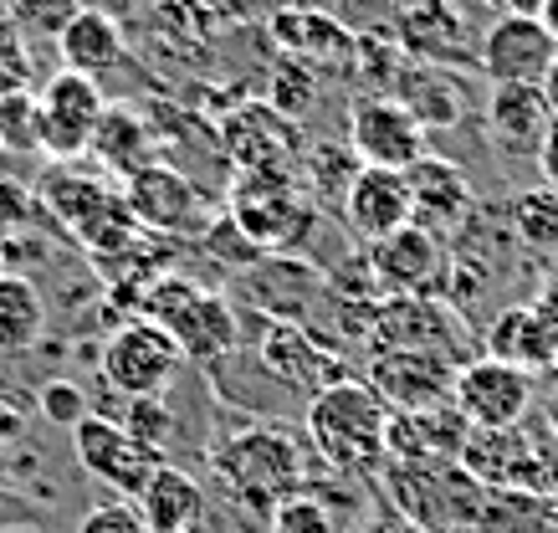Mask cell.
<instances>
[{
	"label": "cell",
	"mask_w": 558,
	"mask_h": 533,
	"mask_svg": "<svg viewBox=\"0 0 558 533\" xmlns=\"http://www.w3.org/2000/svg\"><path fill=\"white\" fill-rule=\"evenodd\" d=\"M389 405L364 379H339L307 400V441L343 477H364L385 467Z\"/></svg>",
	"instance_id": "cell-1"
},
{
	"label": "cell",
	"mask_w": 558,
	"mask_h": 533,
	"mask_svg": "<svg viewBox=\"0 0 558 533\" xmlns=\"http://www.w3.org/2000/svg\"><path fill=\"white\" fill-rule=\"evenodd\" d=\"M138 318H149L170 334L180 354L195 364H220L231 349L241 344L236 308L220 293H205L185 277H154L149 288L138 293Z\"/></svg>",
	"instance_id": "cell-2"
},
{
	"label": "cell",
	"mask_w": 558,
	"mask_h": 533,
	"mask_svg": "<svg viewBox=\"0 0 558 533\" xmlns=\"http://www.w3.org/2000/svg\"><path fill=\"white\" fill-rule=\"evenodd\" d=\"M210 467H216V477L241 502H252L256 513H267V518L282 498L303 493V451H298V441H292L288 431H277V426L236 431L231 441L216 447Z\"/></svg>",
	"instance_id": "cell-3"
},
{
	"label": "cell",
	"mask_w": 558,
	"mask_h": 533,
	"mask_svg": "<svg viewBox=\"0 0 558 533\" xmlns=\"http://www.w3.org/2000/svg\"><path fill=\"white\" fill-rule=\"evenodd\" d=\"M226 216L267 257H282L292 246H303L313 237V226H318V206L292 185V174L277 170H241L236 185H231V210Z\"/></svg>",
	"instance_id": "cell-4"
},
{
	"label": "cell",
	"mask_w": 558,
	"mask_h": 533,
	"mask_svg": "<svg viewBox=\"0 0 558 533\" xmlns=\"http://www.w3.org/2000/svg\"><path fill=\"white\" fill-rule=\"evenodd\" d=\"M389 493L415 533H476V513L487 502V487L461 462L389 467Z\"/></svg>",
	"instance_id": "cell-5"
},
{
	"label": "cell",
	"mask_w": 558,
	"mask_h": 533,
	"mask_svg": "<svg viewBox=\"0 0 558 533\" xmlns=\"http://www.w3.org/2000/svg\"><path fill=\"white\" fill-rule=\"evenodd\" d=\"M180 364H185L180 344H174L159 324H149V318L134 313V318H123V324L108 334V344H102V354H98V375L113 396L134 400V396H165Z\"/></svg>",
	"instance_id": "cell-6"
},
{
	"label": "cell",
	"mask_w": 558,
	"mask_h": 533,
	"mask_svg": "<svg viewBox=\"0 0 558 533\" xmlns=\"http://www.w3.org/2000/svg\"><path fill=\"white\" fill-rule=\"evenodd\" d=\"M451 405L472 431H512L533 411V375L502 360H461L451 379Z\"/></svg>",
	"instance_id": "cell-7"
},
{
	"label": "cell",
	"mask_w": 558,
	"mask_h": 533,
	"mask_svg": "<svg viewBox=\"0 0 558 533\" xmlns=\"http://www.w3.org/2000/svg\"><path fill=\"white\" fill-rule=\"evenodd\" d=\"M102 108L108 104H102L98 77H83V72L62 68L36 93V123H32L36 149H47L51 159H83Z\"/></svg>",
	"instance_id": "cell-8"
},
{
	"label": "cell",
	"mask_w": 558,
	"mask_h": 533,
	"mask_svg": "<svg viewBox=\"0 0 558 533\" xmlns=\"http://www.w3.org/2000/svg\"><path fill=\"white\" fill-rule=\"evenodd\" d=\"M72 457L83 467L87 477H98L102 487H113L123 498H138L144 493V482L159 472V451L138 447L134 436L113 421V415L102 411H87L77 426H72Z\"/></svg>",
	"instance_id": "cell-9"
},
{
	"label": "cell",
	"mask_w": 558,
	"mask_h": 533,
	"mask_svg": "<svg viewBox=\"0 0 558 533\" xmlns=\"http://www.w3.org/2000/svg\"><path fill=\"white\" fill-rule=\"evenodd\" d=\"M349 149L374 170H410L425 155V123L400 98H359L349 108Z\"/></svg>",
	"instance_id": "cell-10"
},
{
	"label": "cell",
	"mask_w": 558,
	"mask_h": 533,
	"mask_svg": "<svg viewBox=\"0 0 558 533\" xmlns=\"http://www.w3.org/2000/svg\"><path fill=\"white\" fill-rule=\"evenodd\" d=\"M123 206L144 231H165V237H185V231L210 226L201 190L190 185V174H180L174 165H154V159L123 180Z\"/></svg>",
	"instance_id": "cell-11"
},
{
	"label": "cell",
	"mask_w": 558,
	"mask_h": 533,
	"mask_svg": "<svg viewBox=\"0 0 558 533\" xmlns=\"http://www.w3.org/2000/svg\"><path fill=\"white\" fill-rule=\"evenodd\" d=\"M451 379H457V364L430 349H379L369 360V385L389 411L415 415L451 405Z\"/></svg>",
	"instance_id": "cell-12"
},
{
	"label": "cell",
	"mask_w": 558,
	"mask_h": 533,
	"mask_svg": "<svg viewBox=\"0 0 558 533\" xmlns=\"http://www.w3.org/2000/svg\"><path fill=\"white\" fill-rule=\"evenodd\" d=\"M558 52V36L543 16H497L476 47V62L487 83H543V72Z\"/></svg>",
	"instance_id": "cell-13"
},
{
	"label": "cell",
	"mask_w": 558,
	"mask_h": 533,
	"mask_svg": "<svg viewBox=\"0 0 558 533\" xmlns=\"http://www.w3.org/2000/svg\"><path fill=\"white\" fill-rule=\"evenodd\" d=\"M364 262H369L379 293L405 298V293H425L440 277L446 246H440V237H430L425 226L410 221V226H400V231H389V237L369 241V246H364Z\"/></svg>",
	"instance_id": "cell-14"
},
{
	"label": "cell",
	"mask_w": 558,
	"mask_h": 533,
	"mask_svg": "<svg viewBox=\"0 0 558 533\" xmlns=\"http://www.w3.org/2000/svg\"><path fill=\"white\" fill-rule=\"evenodd\" d=\"M220 144L236 159V170H277L292 174L298 165V123L282 119L271 104H246L220 123Z\"/></svg>",
	"instance_id": "cell-15"
},
{
	"label": "cell",
	"mask_w": 558,
	"mask_h": 533,
	"mask_svg": "<svg viewBox=\"0 0 558 533\" xmlns=\"http://www.w3.org/2000/svg\"><path fill=\"white\" fill-rule=\"evenodd\" d=\"M262 364H267L277 379H288L292 390H303L307 400L318 396V390H328V385H339L343 364L328 354V344H323L313 328L303 324H288V318H271L267 339H262Z\"/></svg>",
	"instance_id": "cell-16"
},
{
	"label": "cell",
	"mask_w": 558,
	"mask_h": 533,
	"mask_svg": "<svg viewBox=\"0 0 558 533\" xmlns=\"http://www.w3.org/2000/svg\"><path fill=\"white\" fill-rule=\"evenodd\" d=\"M410 180V221L425 226L430 237H451L466 216H472V185L466 174L451 165V159H436V155H421L415 165L405 170Z\"/></svg>",
	"instance_id": "cell-17"
},
{
	"label": "cell",
	"mask_w": 558,
	"mask_h": 533,
	"mask_svg": "<svg viewBox=\"0 0 558 533\" xmlns=\"http://www.w3.org/2000/svg\"><path fill=\"white\" fill-rule=\"evenodd\" d=\"M343 221H349V231H354L364 246L379 237H389V231H400V226H410V180L405 170H374V165H364V170L354 174V185L343 190Z\"/></svg>",
	"instance_id": "cell-18"
},
{
	"label": "cell",
	"mask_w": 558,
	"mask_h": 533,
	"mask_svg": "<svg viewBox=\"0 0 558 533\" xmlns=\"http://www.w3.org/2000/svg\"><path fill=\"white\" fill-rule=\"evenodd\" d=\"M369 328H374V354L379 349H430V354H446V328L457 334V318L430 303L425 293H405V298H389V303H374L369 308Z\"/></svg>",
	"instance_id": "cell-19"
},
{
	"label": "cell",
	"mask_w": 558,
	"mask_h": 533,
	"mask_svg": "<svg viewBox=\"0 0 558 533\" xmlns=\"http://www.w3.org/2000/svg\"><path fill=\"white\" fill-rule=\"evenodd\" d=\"M482 349H487V360H502L512 370H523V375L558 370V334L533 313V303L497 313L487 334H482Z\"/></svg>",
	"instance_id": "cell-20"
},
{
	"label": "cell",
	"mask_w": 558,
	"mask_h": 533,
	"mask_svg": "<svg viewBox=\"0 0 558 533\" xmlns=\"http://www.w3.org/2000/svg\"><path fill=\"white\" fill-rule=\"evenodd\" d=\"M554 108L538 83H492L487 93V134L512 155H538Z\"/></svg>",
	"instance_id": "cell-21"
},
{
	"label": "cell",
	"mask_w": 558,
	"mask_h": 533,
	"mask_svg": "<svg viewBox=\"0 0 558 533\" xmlns=\"http://www.w3.org/2000/svg\"><path fill=\"white\" fill-rule=\"evenodd\" d=\"M57 52L68 62V72H83V77H102V72H113L129 52V41H123V26L108 11L98 5H77L68 21H62V32H57Z\"/></svg>",
	"instance_id": "cell-22"
},
{
	"label": "cell",
	"mask_w": 558,
	"mask_h": 533,
	"mask_svg": "<svg viewBox=\"0 0 558 533\" xmlns=\"http://www.w3.org/2000/svg\"><path fill=\"white\" fill-rule=\"evenodd\" d=\"M134 508L149 533H190L205 513V493L190 472L159 462V472L144 482V493L134 498Z\"/></svg>",
	"instance_id": "cell-23"
},
{
	"label": "cell",
	"mask_w": 558,
	"mask_h": 533,
	"mask_svg": "<svg viewBox=\"0 0 558 533\" xmlns=\"http://www.w3.org/2000/svg\"><path fill=\"white\" fill-rule=\"evenodd\" d=\"M246 288H252L256 308H267L271 318L303 324V313L318 298L323 277L313 267H303L298 257H262L256 267H246Z\"/></svg>",
	"instance_id": "cell-24"
},
{
	"label": "cell",
	"mask_w": 558,
	"mask_h": 533,
	"mask_svg": "<svg viewBox=\"0 0 558 533\" xmlns=\"http://www.w3.org/2000/svg\"><path fill=\"white\" fill-rule=\"evenodd\" d=\"M47 334V298L32 277L0 272V354L36 349Z\"/></svg>",
	"instance_id": "cell-25"
},
{
	"label": "cell",
	"mask_w": 558,
	"mask_h": 533,
	"mask_svg": "<svg viewBox=\"0 0 558 533\" xmlns=\"http://www.w3.org/2000/svg\"><path fill=\"white\" fill-rule=\"evenodd\" d=\"M87 155L102 159L113 174H129L144 170L149 165V129H144V119L138 113H129V108L119 104H108L102 108V119L98 129H93V144H87Z\"/></svg>",
	"instance_id": "cell-26"
},
{
	"label": "cell",
	"mask_w": 558,
	"mask_h": 533,
	"mask_svg": "<svg viewBox=\"0 0 558 533\" xmlns=\"http://www.w3.org/2000/svg\"><path fill=\"white\" fill-rule=\"evenodd\" d=\"M554 508L543 493H523V487H487V502L476 513V533H548Z\"/></svg>",
	"instance_id": "cell-27"
},
{
	"label": "cell",
	"mask_w": 558,
	"mask_h": 533,
	"mask_svg": "<svg viewBox=\"0 0 558 533\" xmlns=\"http://www.w3.org/2000/svg\"><path fill=\"white\" fill-rule=\"evenodd\" d=\"M277 41L288 47L298 62H323V57H349L354 52V36L343 32L339 21L328 16H313V11H288V16H277Z\"/></svg>",
	"instance_id": "cell-28"
},
{
	"label": "cell",
	"mask_w": 558,
	"mask_h": 533,
	"mask_svg": "<svg viewBox=\"0 0 558 533\" xmlns=\"http://www.w3.org/2000/svg\"><path fill=\"white\" fill-rule=\"evenodd\" d=\"M512 231H518V241H523L527 252L554 257L558 252V185L523 190L512 201Z\"/></svg>",
	"instance_id": "cell-29"
},
{
	"label": "cell",
	"mask_w": 558,
	"mask_h": 533,
	"mask_svg": "<svg viewBox=\"0 0 558 533\" xmlns=\"http://www.w3.org/2000/svg\"><path fill=\"white\" fill-rule=\"evenodd\" d=\"M113 421L134 436L138 447H149V451H165L170 447V436H174V415H170V405H165V396L123 400V415H113Z\"/></svg>",
	"instance_id": "cell-30"
},
{
	"label": "cell",
	"mask_w": 558,
	"mask_h": 533,
	"mask_svg": "<svg viewBox=\"0 0 558 533\" xmlns=\"http://www.w3.org/2000/svg\"><path fill=\"white\" fill-rule=\"evenodd\" d=\"M359 170H364V165H359V155L349 149V144H323V149H313V155H307V174H313L318 195H328V190H333V195L343 201V190L354 185Z\"/></svg>",
	"instance_id": "cell-31"
},
{
	"label": "cell",
	"mask_w": 558,
	"mask_h": 533,
	"mask_svg": "<svg viewBox=\"0 0 558 533\" xmlns=\"http://www.w3.org/2000/svg\"><path fill=\"white\" fill-rule=\"evenodd\" d=\"M282 119H303L307 108L318 104V83H313V72L303 62H288V68H277V83H271V98H267Z\"/></svg>",
	"instance_id": "cell-32"
},
{
	"label": "cell",
	"mask_w": 558,
	"mask_h": 533,
	"mask_svg": "<svg viewBox=\"0 0 558 533\" xmlns=\"http://www.w3.org/2000/svg\"><path fill=\"white\" fill-rule=\"evenodd\" d=\"M271 533H333V513L313 493H292L271 508Z\"/></svg>",
	"instance_id": "cell-33"
},
{
	"label": "cell",
	"mask_w": 558,
	"mask_h": 533,
	"mask_svg": "<svg viewBox=\"0 0 558 533\" xmlns=\"http://www.w3.org/2000/svg\"><path fill=\"white\" fill-rule=\"evenodd\" d=\"M205 237V246H210V257H220V262H231V267H241V272H246V267H256V262L267 257V252H262V246H252V241L241 237L236 226H231V216H220V221H210L201 231Z\"/></svg>",
	"instance_id": "cell-34"
},
{
	"label": "cell",
	"mask_w": 558,
	"mask_h": 533,
	"mask_svg": "<svg viewBox=\"0 0 558 533\" xmlns=\"http://www.w3.org/2000/svg\"><path fill=\"white\" fill-rule=\"evenodd\" d=\"M93 411L83 396V385H72V379H51V385H41V415H47L51 426H77L83 415Z\"/></svg>",
	"instance_id": "cell-35"
},
{
	"label": "cell",
	"mask_w": 558,
	"mask_h": 533,
	"mask_svg": "<svg viewBox=\"0 0 558 533\" xmlns=\"http://www.w3.org/2000/svg\"><path fill=\"white\" fill-rule=\"evenodd\" d=\"M77 533H149V529H144V518H138L134 502H102V508L83 513Z\"/></svg>",
	"instance_id": "cell-36"
},
{
	"label": "cell",
	"mask_w": 558,
	"mask_h": 533,
	"mask_svg": "<svg viewBox=\"0 0 558 533\" xmlns=\"http://www.w3.org/2000/svg\"><path fill=\"white\" fill-rule=\"evenodd\" d=\"M26 436V411L16 400H0V451H11Z\"/></svg>",
	"instance_id": "cell-37"
},
{
	"label": "cell",
	"mask_w": 558,
	"mask_h": 533,
	"mask_svg": "<svg viewBox=\"0 0 558 533\" xmlns=\"http://www.w3.org/2000/svg\"><path fill=\"white\" fill-rule=\"evenodd\" d=\"M0 62H5V72H26V52H21V36L11 21H0Z\"/></svg>",
	"instance_id": "cell-38"
},
{
	"label": "cell",
	"mask_w": 558,
	"mask_h": 533,
	"mask_svg": "<svg viewBox=\"0 0 558 533\" xmlns=\"http://www.w3.org/2000/svg\"><path fill=\"white\" fill-rule=\"evenodd\" d=\"M538 165H543V174H548V185H558V113L548 119V134H543V144H538Z\"/></svg>",
	"instance_id": "cell-39"
},
{
	"label": "cell",
	"mask_w": 558,
	"mask_h": 533,
	"mask_svg": "<svg viewBox=\"0 0 558 533\" xmlns=\"http://www.w3.org/2000/svg\"><path fill=\"white\" fill-rule=\"evenodd\" d=\"M533 313H538L543 324L558 334V277H548V282L538 288V298H533Z\"/></svg>",
	"instance_id": "cell-40"
},
{
	"label": "cell",
	"mask_w": 558,
	"mask_h": 533,
	"mask_svg": "<svg viewBox=\"0 0 558 533\" xmlns=\"http://www.w3.org/2000/svg\"><path fill=\"white\" fill-rule=\"evenodd\" d=\"M487 5H497L502 16H543L548 0H487Z\"/></svg>",
	"instance_id": "cell-41"
},
{
	"label": "cell",
	"mask_w": 558,
	"mask_h": 533,
	"mask_svg": "<svg viewBox=\"0 0 558 533\" xmlns=\"http://www.w3.org/2000/svg\"><path fill=\"white\" fill-rule=\"evenodd\" d=\"M543 98H548V108L558 113V52H554V62H548V72H543Z\"/></svg>",
	"instance_id": "cell-42"
},
{
	"label": "cell",
	"mask_w": 558,
	"mask_h": 533,
	"mask_svg": "<svg viewBox=\"0 0 558 533\" xmlns=\"http://www.w3.org/2000/svg\"><path fill=\"white\" fill-rule=\"evenodd\" d=\"M364 533H415L410 523H395V518H379V523H369Z\"/></svg>",
	"instance_id": "cell-43"
},
{
	"label": "cell",
	"mask_w": 558,
	"mask_h": 533,
	"mask_svg": "<svg viewBox=\"0 0 558 533\" xmlns=\"http://www.w3.org/2000/svg\"><path fill=\"white\" fill-rule=\"evenodd\" d=\"M543 426H548V436H554V441H558V400H554V405H548V411H543Z\"/></svg>",
	"instance_id": "cell-44"
},
{
	"label": "cell",
	"mask_w": 558,
	"mask_h": 533,
	"mask_svg": "<svg viewBox=\"0 0 558 533\" xmlns=\"http://www.w3.org/2000/svg\"><path fill=\"white\" fill-rule=\"evenodd\" d=\"M0 262H5V246H0ZM0 272H5V267H0Z\"/></svg>",
	"instance_id": "cell-45"
}]
</instances>
